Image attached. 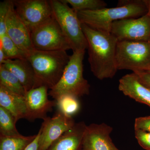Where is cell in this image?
<instances>
[{"mask_svg": "<svg viewBox=\"0 0 150 150\" xmlns=\"http://www.w3.org/2000/svg\"><path fill=\"white\" fill-rule=\"evenodd\" d=\"M88 47L91 70L98 79H112L118 71L116 50L118 40L110 33L103 32L82 23Z\"/></svg>", "mask_w": 150, "mask_h": 150, "instance_id": "6da1fadb", "label": "cell"}, {"mask_svg": "<svg viewBox=\"0 0 150 150\" xmlns=\"http://www.w3.org/2000/svg\"><path fill=\"white\" fill-rule=\"evenodd\" d=\"M147 8L144 0L121 1L115 8L77 12L81 23L93 29L110 33L113 23L125 19L137 18L145 15Z\"/></svg>", "mask_w": 150, "mask_h": 150, "instance_id": "7a4b0ae2", "label": "cell"}, {"mask_svg": "<svg viewBox=\"0 0 150 150\" xmlns=\"http://www.w3.org/2000/svg\"><path fill=\"white\" fill-rule=\"evenodd\" d=\"M66 51H42L34 50L27 59L35 73V88L41 86L51 89L62 76L70 59Z\"/></svg>", "mask_w": 150, "mask_h": 150, "instance_id": "3957f363", "label": "cell"}, {"mask_svg": "<svg viewBox=\"0 0 150 150\" xmlns=\"http://www.w3.org/2000/svg\"><path fill=\"white\" fill-rule=\"evenodd\" d=\"M85 52L86 50L74 51L70 56L61 79L48 93L55 100L64 94L71 95L79 98L89 94L90 86L83 75Z\"/></svg>", "mask_w": 150, "mask_h": 150, "instance_id": "277c9868", "label": "cell"}, {"mask_svg": "<svg viewBox=\"0 0 150 150\" xmlns=\"http://www.w3.org/2000/svg\"><path fill=\"white\" fill-rule=\"evenodd\" d=\"M52 16L58 23L73 52L86 50L88 44L77 12L62 0H50Z\"/></svg>", "mask_w": 150, "mask_h": 150, "instance_id": "5b68a950", "label": "cell"}, {"mask_svg": "<svg viewBox=\"0 0 150 150\" xmlns=\"http://www.w3.org/2000/svg\"><path fill=\"white\" fill-rule=\"evenodd\" d=\"M118 70L133 73L150 70V41H118L116 50Z\"/></svg>", "mask_w": 150, "mask_h": 150, "instance_id": "8992f818", "label": "cell"}, {"mask_svg": "<svg viewBox=\"0 0 150 150\" xmlns=\"http://www.w3.org/2000/svg\"><path fill=\"white\" fill-rule=\"evenodd\" d=\"M34 49L42 51H67L71 49L57 22L52 16L30 32Z\"/></svg>", "mask_w": 150, "mask_h": 150, "instance_id": "52a82bcc", "label": "cell"}, {"mask_svg": "<svg viewBox=\"0 0 150 150\" xmlns=\"http://www.w3.org/2000/svg\"><path fill=\"white\" fill-rule=\"evenodd\" d=\"M17 14L30 32L52 17L50 1L14 0Z\"/></svg>", "mask_w": 150, "mask_h": 150, "instance_id": "ba28073f", "label": "cell"}, {"mask_svg": "<svg viewBox=\"0 0 150 150\" xmlns=\"http://www.w3.org/2000/svg\"><path fill=\"white\" fill-rule=\"evenodd\" d=\"M110 33L118 41H150V16L125 19L112 23Z\"/></svg>", "mask_w": 150, "mask_h": 150, "instance_id": "9c48e42d", "label": "cell"}, {"mask_svg": "<svg viewBox=\"0 0 150 150\" xmlns=\"http://www.w3.org/2000/svg\"><path fill=\"white\" fill-rule=\"evenodd\" d=\"M43 120L39 131L38 150H47L55 141L74 126L72 117L58 111L52 118L47 116Z\"/></svg>", "mask_w": 150, "mask_h": 150, "instance_id": "30bf717a", "label": "cell"}, {"mask_svg": "<svg viewBox=\"0 0 150 150\" xmlns=\"http://www.w3.org/2000/svg\"><path fill=\"white\" fill-rule=\"evenodd\" d=\"M48 89L45 86L33 88L26 92L25 96L26 113L25 119L32 121L37 119L44 120L47 113L56 106L55 100L48 99Z\"/></svg>", "mask_w": 150, "mask_h": 150, "instance_id": "8fae6325", "label": "cell"}, {"mask_svg": "<svg viewBox=\"0 0 150 150\" xmlns=\"http://www.w3.org/2000/svg\"><path fill=\"white\" fill-rule=\"evenodd\" d=\"M6 34L21 50L27 54L34 50L29 30L19 17L12 1L10 4L6 22Z\"/></svg>", "mask_w": 150, "mask_h": 150, "instance_id": "7c38bea8", "label": "cell"}, {"mask_svg": "<svg viewBox=\"0 0 150 150\" xmlns=\"http://www.w3.org/2000/svg\"><path fill=\"white\" fill-rule=\"evenodd\" d=\"M111 126L105 123L87 126L83 139L81 150H112Z\"/></svg>", "mask_w": 150, "mask_h": 150, "instance_id": "4fadbf2b", "label": "cell"}, {"mask_svg": "<svg viewBox=\"0 0 150 150\" xmlns=\"http://www.w3.org/2000/svg\"><path fill=\"white\" fill-rule=\"evenodd\" d=\"M118 89L125 96L150 107V89L140 81L135 73L123 76L119 80Z\"/></svg>", "mask_w": 150, "mask_h": 150, "instance_id": "5bb4252c", "label": "cell"}, {"mask_svg": "<svg viewBox=\"0 0 150 150\" xmlns=\"http://www.w3.org/2000/svg\"><path fill=\"white\" fill-rule=\"evenodd\" d=\"M1 65L18 79L26 92L35 88V73L27 58L14 60L8 59Z\"/></svg>", "mask_w": 150, "mask_h": 150, "instance_id": "9a60e30c", "label": "cell"}, {"mask_svg": "<svg viewBox=\"0 0 150 150\" xmlns=\"http://www.w3.org/2000/svg\"><path fill=\"white\" fill-rule=\"evenodd\" d=\"M86 127L83 121L75 123L72 128L55 141L47 150H81Z\"/></svg>", "mask_w": 150, "mask_h": 150, "instance_id": "2e32d148", "label": "cell"}, {"mask_svg": "<svg viewBox=\"0 0 150 150\" xmlns=\"http://www.w3.org/2000/svg\"><path fill=\"white\" fill-rule=\"evenodd\" d=\"M0 106L10 112L17 122L25 118L26 107L25 96L14 93L1 85Z\"/></svg>", "mask_w": 150, "mask_h": 150, "instance_id": "e0dca14e", "label": "cell"}, {"mask_svg": "<svg viewBox=\"0 0 150 150\" xmlns=\"http://www.w3.org/2000/svg\"><path fill=\"white\" fill-rule=\"evenodd\" d=\"M55 101L58 111L69 117H72L80 109L79 98L71 95H63L55 100Z\"/></svg>", "mask_w": 150, "mask_h": 150, "instance_id": "ac0fdd59", "label": "cell"}, {"mask_svg": "<svg viewBox=\"0 0 150 150\" xmlns=\"http://www.w3.org/2000/svg\"><path fill=\"white\" fill-rule=\"evenodd\" d=\"M0 85L22 96L26 94V92L18 79L2 65L0 66Z\"/></svg>", "mask_w": 150, "mask_h": 150, "instance_id": "d6986e66", "label": "cell"}, {"mask_svg": "<svg viewBox=\"0 0 150 150\" xmlns=\"http://www.w3.org/2000/svg\"><path fill=\"white\" fill-rule=\"evenodd\" d=\"M36 135L25 137L0 136V150H24L34 140Z\"/></svg>", "mask_w": 150, "mask_h": 150, "instance_id": "ffe728a7", "label": "cell"}, {"mask_svg": "<svg viewBox=\"0 0 150 150\" xmlns=\"http://www.w3.org/2000/svg\"><path fill=\"white\" fill-rule=\"evenodd\" d=\"M16 122L10 112L0 106V136L13 137L23 136L16 129Z\"/></svg>", "mask_w": 150, "mask_h": 150, "instance_id": "44dd1931", "label": "cell"}, {"mask_svg": "<svg viewBox=\"0 0 150 150\" xmlns=\"http://www.w3.org/2000/svg\"><path fill=\"white\" fill-rule=\"evenodd\" d=\"M77 12L81 11H94L106 8L107 4L101 0H62Z\"/></svg>", "mask_w": 150, "mask_h": 150, "instance_id": "7402d4cb", "label": "cell"}, {"mask_svg": "<svg viewBox=\"0 0 150 150\" xmlns=\"http://www.w3.org/2000/svg\"><path fill=\"white\" fill-rule=\"evenodd\" d=\"M0 47L8 59L14 60L27 57V54L21 50L7 34L0 38Z\"/></svg>", "mask_w": 150, "mask_h": 150, "instance_id": "603a6c76", "label": "cell"}, {"mask_svg": "<svg viewBox=\"0 0 150 150\" xmlns=\"http://www.w3.org/2000/svg\"><path fill=\"white\" fill-rule=\"evenodd\" d=\"M11 1L0 2V38L6 34V22Z\"/></svg>", "mask_w": 150, "mask_h": 150, "instance_id": "cb8c5ba5", "label": "cell"}, {"mask_svg": "<svg viewBox=\"0 0 150 150\" xmlns=\"http://www.w3.org/2000/svg\"><path fill=\"white\" fill-rule=\"evenodd\" d=\"M135 137L143 149L150 150V133L139 129L135 130Z\"/></svg>", "mask_w": 150, "mask_h": 150, "instance_id": "d4e9b609", "label": "cell"}, {"mask_svg": "<svg viewBox=\"0 0 150 150\" xmlns=\"http://www.w3.org/2000/svg\"><path fill=\"white\" fill-rule=\"evenodd\" d=\"M134 127L139 129L150 133V116L141 117L135 119Z\"/></svg>", "mask_w": 150, "mask_h": 150, "instance_id": "484cf974", "label": "cell"}, {"mask_svg": "<svg viewBox=\"0 0 150 150\" xmlns=\"http://www.w3.org/2000/svg\"><path fill=\"white\" fill-rule=\"evenodd\" d=\"M134 73L137 75L140 81L150 89V73L140 71Z\"/></svg>", "mask_w": 150, "mask_h": 150, "instance_id": "4316f807", "label": "cell"}, {"mask_svg": "<svg viewBox=\"0 0 150 150\" xmlns=\"http://www.w3.org/2000/svg\"><path fill=\"white\" fill-rule=\"evenodd\" d=\"M40 135V131H39L38 133L36 134L35 139L24 150H38V141Z\"/></svg>", "mask_w": 150, "mask_h": 150, "instance_id": "83f0119b", "label": "cell"}, {"mask_svg": "<svg viewBox=\"0 0 150 150\" xmlns=\"http://www.w3.org/2000/svg\"><path fill=\"white\" fill-rule=\"evenodd\" d=\"M7 59L4 52L2 48L0 47V65H2L4 62Z\"/></svg>", "mask_w": 150, "mask_h": 150, "instance_id": "f1b7e54d", "label": "cell"}, {"mask_svg": "<svg viewBox=\"0 0 150 150\" xmlns=\"http://www.w3.org/2000/svg\"><path fill=\"white\" fill-rule=\"evenodd\" d=\"M145 4L147 8V14L150 16V0H144Z\"/></svg>", "mask_w": 150, "mask_h": 150, "instance_id": "f546056e", "label": "cell"}, {"mask_svg": "<svg viewBox=\"0 0 150 150\" xmlns=\"http://www.w3.org/2000/svg\"><path fill=\"white\" fill-rule=\"evenodd\" d=\"M112 150H119L118 149V148L116 147V146H115V145L113 144V143H112Z\"/></svg>", "mask_w": 150, "mask_h": 150, "instance_id": "4dcf8cb0", "label": "cell"}, {"mask_svg": "<svg viewBox=\"0 0 150 150\" xmlns=\"http://www.w3.org/2000/svg\"><path fill=\"white\" fill-rule=\"evenodd\" d=\"M146 72H148L150 73V70H149V71H146Z\"/></svg>", "mask_w": 150, "mask_h": 150, "instance_id": "1f68e13d", "label": "cell"}]
</instances>
